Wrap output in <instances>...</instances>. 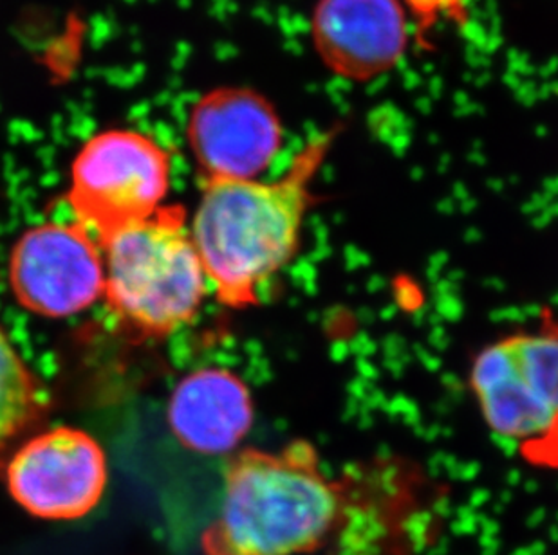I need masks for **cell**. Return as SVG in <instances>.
I'll return each instance as SVG.
<instances>
[{
    "label": "cell",
    "mask_w": 558,
    "mask_h": 555,
    "mask_svg": "<svg viewBox=\"0 0 558 555\" xmlns=\"http://www.w3.org/2000/svg\"><path fill=\"white\" fill-rule=\"evenodd\" d=\"M340 134V123L313 134L274 183H203L190 235L225 307L257 305L258 288L293 260L315 205L313 184Z\"/></svg>",
    "instance_id": "obj_1"
},
{
    "label": "cell",
    "mask_w": 558,
    "mask_h": 555,
    "mask_svg": "<svg viewBox=\"0 0 558 555\" xmlns=\"http://www.w3.org/2000/svg\"><path fill=\"white\" fill-rule=\"evenodd\" d=\"M351 494L322 469L306 441L246 449L225 474L221 510L201 540L203 555H307L343 529Z\"/></svg>",
    "instance_id": "obj_2"
},
{
    "label": "cell",
    "mask_w": 558,
    "mask_h": 555,
    "mask_svg": "<svg viewBox=\"0 0 558 555\" xmlns=\"http://www.w3.org/2000/svg\"><path fill=\"white\" fill-rule=\"evenodd\" d=\"M106 298L126 331L159 340L194 320L206 274L180 206L117 231L104 244Z\"/></svg>",
    "instance_id": "obj_3"
},
{
    "label": "cell",
    "mask_w": 558,
    "mask_h": 555,
    "mask_svg": "<svg viewBox=\"0 0 558 555\" xmlns=\"http://www.w3.org/2000/svg\"><path fill=\"white\" fill-rule=\"evenodd\" d=\"M172 161L156 139L107 131L85 143L71 166L68 202L104 246L117 231L153 217L169 192Z\"/></svg>",
    "instance_id": "obj_4"
},
{
    "label": "cell",
    "mask_w": 558,
    "mask_h": 555,
    "mask_svg": "<svg viewBox=\"0 0 558 555\" xmlns=\"http://www.w3.org/2000/svg\"><path fill=\"white\" fill-rule=\"evenodd\" d=\"M470 383L486 424L510 441L544 436L558 424V334L524 332L475 356Z\"/></svg>",
    "instance_id": "obj_5"
},
{
    "label": "cell",
    "mask_w": 558,
    "mask_h": 555,
    "mask_svg": "<svg viewBox=\"0 0 558 555\" xmlns=\"http://www.w3.org/2000/svg\"><path fill=\"white\" fill-rule=\"evenodd\" d=\"M186 137L203 183L252 181L284 147V126L274 103L257 90L221 87L190 112Z\"/></svg>",
    "instance_id": "obj_6"
},
{
    "label": "cell",
    "mask_w": 558,
    "mask_h": 555,
    "mask_svg": "<svg viewBox=\"0 0 558 555\" xmlns=\"http://www.w3.org/2000/svg\"><path fill=\"white\" fill-rule=\"evenodd\" d=\"M5 482L13 499L37 518H84L106 491V455L84 431L57 428L33 436L13 453Z\"/></svg>",
    "instance_id": "obj_7"
},
{
    "label": "cell",
    "mask_w": 558,
    "mask_h": 555,
    "mask_svg": "<svg viewBox=\"0 0 558 555\" xmlns=\"http://www.w3.org/2000/svg\"><path fill=\"white\" fill-rule=\"evenodd\" d=\"M10 285L19 304L35 314L82 312L106 293L98 244L82 224L33 227L11 251Z\"/></svg>",
    "instance_id": "obj_8"
},
{
    "label": "cell",
    "mask_w": 558,
    "mask_h": 555,
    "mask_svg": "<svg viewBox=\"0 0 558 555\" xmlns=\"http://www.w3.org/2000/svg\"><path fill=\"white\" fill-rule=\"evenodd\" d=\"M311 40L324 67L365 84L400 65L409 48L401 0H316Z\"/></svg>",
    "instance_id": "obj_9"
},
{
    "label": "cell",
    "mask_w": 558,
    "mask_h": 555,
    "mask_svg": "<svg viewBox=\"0 0 558 555\" xmlns=\"http://www.w3.org/2000/svg\"><path fill=\"white\" fill-rule=\"evenodd\" d=\"M170 428L181 444L203 455L238 447L253 424L252 393L228 370L205 368L181 381L170 398Z\"/></svg>",
    "instance_id": "obj_10"
},
{
    "label": "cell",
    "mask_w": 558,
    "mask_h": 555,
    "mask_svg": "<svg viewBox=\"0 0 558 555\" xmlns=\"http://www.w3.org/2000/svg\"><path fill=\"white\" fill-rule=\"evenodd\" d=\"M48 414V393L0 329V469Z\"/></svg>",
    "instance_id": "obj_11"
},
{
    "label": "cell",
    "mask_w": 558,
    "mask_h": 555,
    "mask_svg": "<svg viewBox=\"0 0 558 555\" xmlns=\"http://www.w3.org/2000/svg\"><path fill=\"white\" fill-rule=\"evenodd\" d=\"M411 2L417 11H436L437 2H442V0H411ZM445 2H447V0H445Z\"/></svg>",
    "instance_id": "obj_12"
}]
</instances>
